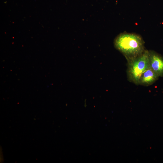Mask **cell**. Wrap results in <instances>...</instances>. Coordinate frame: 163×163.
<instances>
[{"label":"cell","instance_id":"cell-3","mask_svg":"<svg viewBox=\"0 0 163 163\" xmlns=\"http://www.w3.org/2000/svg\"><path fill=\"white\" fill-rule=\"evenodd\" d=\"M149 67L159 77L163 76V57L152 50L149 51Z\"/></svg>","mask_w":163,"mask_h":163},{"label":"cell","instance_id":"cell-4","mask_svg":"<svg viewBox=\"0 0 163 163\" xmlns=\"http://www.w3.org/2000/svg\"><path fill=\"white\" fill-rule=\"evenodd\" d=\"M158 76L149 67L141 75L139 85L148 86L152 84L158 79Z\"/></svg>","mask_w":163,"mask_h":163},{"label":"cell","instance_id":"cell-2","mask_svg":"<svg viewBox=\"0 0 163 163\" xmlns=\"http://www.w3.org/2000/svg\"><path fill=\"white\" fill-rule=\"evenodd\" d=\"M127 73L128 80L139 85V78L142 73L149 67V51L144 52L136 57L127 61Z\"/></svg>","mask_w":163,"mask_h":163},{"label":"cell","instance_id":"cell-1","mask_svg":"<svg viewBox=\"0 0 163 163\" xmlns=\"http://www.w3.org/2000/svg\"><path fill=\"white\" fill-rule=\"evenodd\" d=\"M114 44L127 61L139 56L145 50L142 39L140 35L134 33L120 34L115 38Z\"/></svg>","mask_w":163,"mask_h":163}]
</instances>
